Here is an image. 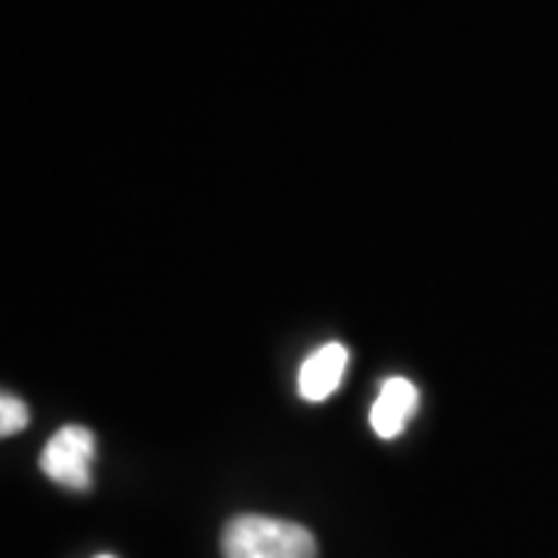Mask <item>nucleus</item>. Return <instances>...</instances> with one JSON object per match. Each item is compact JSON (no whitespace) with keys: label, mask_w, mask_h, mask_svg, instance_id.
I'll return each instance as SVG.
<instances>
[{"label":"nucleus","mask_w":558,"mask_h":558,"mask_svg":"<svg viewBox=\"0 0 558 558\" xmlns=\"http://www.w3.org/2000/svg\"><path fill=\"white\" fill-rule=\"evenodd\" d=\"M223 558H317V539L299 521L240 515L223 527Z\"/></svg>","instance_id":"obj_1"},{"label":"nucleus","mask_w":558,"mask_h":558,"mask_svg":"<svg viewBox=\"0 0 558 558\" xmlns=\"http://www.w3.org/2000/svg\"><path fill=\"white\" fill-rule=\"evenodd\" d=\"M25 425H28V407L13 395H3L0 398V432L10 438V435L22 432Z\"/></svg>","instance_id":"obj_5"},{"label":"nucleus","mask_w":558,"mask_h":558,"mask_svg":"<svg viewBox=\"0 0 558 558\" xmlns=\"http://www.w3.org/2000/svg\"><path fill=\"white\" fill-rule=\"evenodd\" d=\"M97 558H116V556H97Z\"/></svg>","instance_id":"obj_6"},{"label":"nucleus","mask_w":558,"mask_h":558,"mask_svg":"<svg viewBox=\"0 0 558 558\" xmlns=\"http://www.w3.org/2000/svg\"><path fill=\"white\" fill-rule=\"evenodd\" d=\"M418 410V388L403 376H395L381 385L379 398L369 410V425L379 438H398L407 428V422L416 416Z\"/></svg>","instance_id":"obj_3"},{"label":"nucleus","mask_w":558,"mask_h":558,"mask_svg":"<svg viewBox=\"0 0 558 558\" xmlns=\"http://www.w3.org/2000/svg\"><path fill=\"white\" fill-rule=\"evenodd\" d=\"M94 450H97V440H94L90 428L62 425L40 453V472L69 490H90Z\"/></svg>","instance_id":"obj_2"},{"label":"nucleus","mask_w":558,"mask_h":558,"mask_svg":"<svg viewBox=\"0 0 558 558\" xmlns=\"http://www.w3.org/2000/svg\"><path fill=\"white\" fill-rule=\"evenodd\" d=\"M344 369H348V348L339 341H329L317 348L311 357L301 363L299 373V391L301 398L319 403L326 400L344 379Z\"/></svg>","instance_id":"obj_4"}]
</instances>
